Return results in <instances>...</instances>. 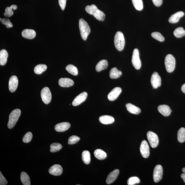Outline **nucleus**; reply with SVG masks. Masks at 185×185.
Wrapping results in <instances>:
<instances>
[{
    "instance_id": "1",
    "label": "nucleus",
    "mask_w": 185,
    "mask_h": 185,
    "mask_svg": "<svg viewBox=\"0 0 185 185\" xmlns=\"http://www.w3.org/2000/svg\"><path fill=\"white\" fill-rule=\"evenodd\" d=\"M85 10L87 12L93 15L98 20L102 21L105 19V14L102 11L99 10L94 4L86 6Z\"/></svg>"
},
{
    "instance_id": "2",
    "label": "nucleus",
    "mask_w": 185,
    "mask_h": 185,
    "mask_svg": "<svg viewBox=\"0 0 185 185\" xmlns=\"http://www.w3.org/2000/svg\"><path fill=\"white\" fill-rule=\"evenodd\" d=\"M79 27L82 38L86 41L91 32L90 26L83 19H80L79 21Z\"/></svg>"
},
{
    "instance_id": "3",
    "label": "nucleus",
    "mask_w": 185,
    "mask_h": 185,
    "mask_svg": "<svg viewBox=\"0 0 185 185\" xmlns=\"http://www.w3.org/2000/svg\"><path fill=\"white\" fill-rule=\"evenodd\" d=\"M115 48L119 51L123 50L125 44L124 35L121 32L118 31L116 33L114 40Z\"/></svg>"
},
{
    "instance_id": "4",
    "label": "nucleus",
    "mask_w": 185,
    "mask_h": 185,
    "mask_svg": "<svg viewBox=\"0 0 185 185\" xmlns=\"http://www.w3.org/2000/svg\"><path fill=\"white\" fill-rule=\"evenodd\" d=\"M21 114V110L19 109L13 110L9 116L8 127L9 129H12L16 124Z\"/></svg>"
},
{
    "instance_id": "5",
    "label": "nucleus",
    "mask_w": 185,
    "mask_h": 185,
    "mask_svg": "<svg viewBox=\"0 0 185 185\" xmlns=\"http://www.w3.org/2000/svg\"><path fill=\"white\" fill-rule=\"evenodd\" d=\"M165 65L166 69L169 73H171L174 70L175 67V60L172 55L168 54L165 58Z\"/></svg>"
},
{
    "instance_id": "6",
    "label": "nucleus",
    "mask_w": 185,
    "mask_h": 185,
    "mask_svg": "<svg viewBox=\"0 0 185 185\" xmlns=\"http://www.w3.org/2000/svg\"><path fill=\"white\" fill-rule=\"evenodd\" d=\"M132 62L134 67L137 70L141 68V62L139 57V51L135 48L133 50L132 59Z\"/></svg>"
},
{
    "instance_id": "7",
    "label": "nucleus",
    "mask_w": 185,
    "mask_h": 185,
    "mask_svg": "<svg viewBox=\"0 0 185 185\" xmlns=\"http://www.w3.org/2000/svg\"><path fill=\"white\" fill-rule=\"evenodd\" d=\"M147 136L151 146L153 148L157 147L159 144V139L157 135L152 131H148Z\"/></svg>"
},
{
    "instance_id": "8",
    "label": "nucleus",
    "mask_w": 185,
    "mask_h": 185,
    "mask_svg": "<svg viewBox=\"0 0 185 185\" xmlns=\"http://www.w3.org/2000/svg\"><path fill=\"white\" fill-rule=\"evenodd\" d=\"M41 95L42 101L45 104H48L50 103L52 99V94L48 87H45L42 89Z\"/></svg>"
},
{
    "instance_id": "9",
    "label": "nucleus",
    "mask_w": 185,
    "mask_h": 185,
    "mask_svg": "<svg viewBox=\"0 0 185 185\" xmlns=\"http://www.w3.org/2000/svg\"><path fill=\"white\" fill-rule=\"evenodd\" d=\"M163 175V169L162 166L158 165L156 166L153 172V179L156 183L159 182L161 180Z\"/></svg>"
},
{
    "instance_id": "10",
    "label": "nucleus",
    "mask_w": 185,
    "mask_h": 185,
    "mask_svg": "<svg viewBox=\"0 0 185 185\" xmlns=\"http://www.w3.org/2000/svg\"><path fill=\"white\" fill-rule=\"evenodd\" d=\"M140 152L142 157L144 158H148L150 155V148L148 142L143 140L141 143L140 147Z\"/></svg>"
},
{
    "instance_id": "11",
    "label": "nucleus",
    "mask_w": 185,
    "mask_h": 185,
    "mask_svg": "<svg viewBox=\"0 0 185 185\" xmlns=\"http://www.w3.org/2000/svg\"><path fill=\"white\" fill-rule=\"evenodd\" d=\"M151 83L153 88H157L161 86V78L157 72H154L151 76Z\"/></svg>"
},
{
    "instance_id": "12",
    "label": "nucleus",
    "mask_w": 185,
    "mask_h": 185,
    "mask_svg": "<svg viewBox=\"0 0 185 185\" xmlns=\"http://www.w3.org/2000/svg\"><path fill=\"white\" fill-rule=\"evenodd\" d=\"M88 97V93L86 92H82L76 97L72 102L73 106H76L80 105L82 102L85 101Z\"/></svg>"
},
{
    "instance_id": "13",
    "label": "nucleus",
    "mask_w": 185,
    "mask_h": 185,
    "mask_svg": "<svg viewBox=\"0 0 185 185\" xmlns=\"http://www.w3.org/2000/svg\"><path fill=\"white\" fill-rule=\"evenodd\" d=\"M18 84V79L16 76L13 75L9 80V88L11 92H14L16 90Z\"/></svg>"
},
{
    "instance_id": "14",
    "label": "nucleus",
    "mask_w": 185,
    "mask_h": 185,
    "mask_svg": "<svg viewBox=\"0 0 185 185\" xmlns=\"http://www.w3.org/2000/svg\"><path fill=\"white\" fill-rule=\"evenodd\" d=\"M122 92V89L119 87H116L109 93L108 99L110 101H114L117 99Z\"/></svg>"
},
{
    "instance_id": "15",
    "label": "nucleus",
    "mask_w": 185,
    "mask_h": 185,
    "mask_svg": "<svg viewBox=\"0 0 185 185\" xmlns=\"http://www.w3.org/2000/svg\"><path fill=\"white\" fill-rule=\"evenodd\" d=\"M49 173L51 175L58 176L62 174L63 169L62 167L59 165L55 164L53 165L49 169Z\"/></svg>"
},
{
    "instance_id": "16",
    "label": "nucleus",
    "mask_w": 185,
    "mask_h": 185,
    "mask_svg": "<svg viewBox=\"0 0 185 185\" xmlns=\"http://www.w3.org/2000/svg\"><path fill=\"white\" fill-rule=\"evenodd\" d=\"M70 124L68 122H63L58 124L55 126V130L58 132H63L70 128Z\"/></svg>"
},
{
    "instance_id": "17",
    "label": "nucleus",
    "mask_w": 185,
    "mask_h": 185,
    "mask_svg": "<svg viewBox=\"0 0 185 185\" xmlns=\"http://www.w3.org/2000/svg\"><path fill=\"white\" fill-rule=\"evenodd\" d=\"M119 171L118 169H115L109 174L107 178L106 182L107 184H110L114 182L118 176Z\"/></svg>"
},
{
    "instance_id": "18",
    "label": "nucleus",
    "mask_w": 185,
    "mask_h": 185,
    "mask_svg": "<svg viewBox=\"0 0 185 185\" xmlns=\"http://www.w3.org/2000/svg\"><path fill=\"white\" fill-rule=\"evenodd\" d=\"M59 85L62 87L68 88L72 86L74 82L72 80L68 78H61L59 80Z\"/></svg>"
},
{
    "instance_id": "19",
    "label": "nucleus",
    "mask_w": 185,
    "mask_h": 185,
    "mask_svg": "<svg viewBox=\"0 0 185 185\" xmlns=\"http://www.w3.org/2000/svg\"><path fill=\"white\" fill-rule=\"evenodd\" d=\"M158 110L162 115L165 117L170 115L172 111L169 106L165 105L159 106L158 107Z\"/></svg>"
},
{
    "instance_id": "20",
    "label": "nucleus",
    "mask_w": 185,
    "mask_h": 185,
    "mask_svg": "<svg viewBox=\"0 0 185 185\" xmlns=\"http://www.w3.org/2000/svg\"><path fill=\"white\" fill-rule=\"evenodd\" d=\"M184 15V12L181 11L178 12L171 15L169 19V22L171 23H177L179 21V19L183 17Z\"/></svg>"
},
{
    "instance_id": "21",
    "label": "nucleus",
    "mask_w": 185,
    "mask_h": 185,
    "mask_svg": "<svg viewBox=\"0 0 185 185\" xmlns=\"http://www.w3.org/2000/svg\"><path fill=\"white\" fill-rule=\"evenodd\" d=\"M36 35L35 31L32 29L24 30L22 32V36L25 38L29 39H34Z\"/></svg>"
},
{
    "instance_id": "22",
    "label": "nucleus",
    "mask_w": 185,
    "mask_h": 185,
    "mask_svg": "<svg viewBox=\"0 0 185 185\" xmlns=\"http://www.w3.org/2000/svg\"><path fill=\"white\" fill-rule=\"evenodd\" d=\"M99 121L102 124H113L115 121V119L111 116L104 115L99 117Z\"/></svg>"
},
{
    "instance_id": "23",
    "label": "nucleus",
    "mask_w": 185,
    "mask_h": 185,
    "mask_svg": "<svg viewBox=\"0 0 185 185\" xmlns=\"http://www.w3.org/2000/svg\"><path fill=\"white\" fill-rule=\"evenodd\" d=\"M126 107L127 110L129 112L132 114L138 115L141 112V110L140 108L132 104H127L126 105Z\"/></svg>"
},
{
    "instance_id": "24",
    "label": "nucleus",
    "mask_w": 185,
    "mask_h": 185,
    "mask_svg": "<svg viewBox=\"0 0 185 185\" xmlns=\"http://www.w3.org/2000/svg\"><path fill=\"white\" fill-rule=\"evenodd\" d=\"M108 62L106 60H102L98 62L96 66V70L97 72H100L102 70L105 69L107 68Z\"/></svg>"
},
{
    "instance_id": "25",
    "label": "nucleus",
    "mask_w": 185,
    "mask_h": 185,
    "mask_svg": "<svg viewBox=\"0 0 185 185\" xmlns=\"http://www.w3.org/2000/svg\"><path fill=\"white\" fill-rule=\"evenodd\" d=\"M8 53L5 50H2L0 52V64L1 66L5 65L7 61Z\"/></svg>"
},
{
    "instance_id": "26",
    "label": "nucleus",
    "mask_w": 185,
    "mask_h": 185,
    "mask_svg": "<svg viewBox=\"0 0 185 185\" xmlns=\"http://www.w3.org/2000/svg\"><path fill=\"white\" fill-rule=\"evenodd\" d=\"M122 74L121 71L118 70L116 68L111 69L110 72V78L116 79L118 78Z\"/></svg>"
},
{
    "instance_id": "27",
    "label": "nucleus",
    "mask_w": 185,
    "mask_h": 185,
    "mask_svg": "<svg viewBox=\"0 0 185 185\" xmlns=\"http://www.w3.org/2000/svg\"><path fill=\"white\" fill-rule=\"evenodd\" d=\"M94 155L96 158L99 160H103L107 157L106 152L101 149H97L94 152Z\"/></svg>"
},
{
    "instance_id": "28",
    "label": "nucleus",
    "mask_w": 185,
    "mask_h": 185,
    "mask_svg": "<svg viewBox=\"0 0 185 185\" xmlns=\"http://www.w3.org/2000/svg\"><path fill=\"white\" fill-rule=\"evenodd\" d=\"M20 179L22 184L24 185H30V177L28 174L25 172H22L21 174Z\"/></svg>"
},
{
    "instance_id": "29",
    "label": "nucleus",
    "mask_w": 185,
    "mask_h": 185,
    "mask_svg": "<svg viewBox=\"0 0 185 185\" xmlns=\"http://www.w3.org/2000/svg\"><path fill=\"white\" fill-rule=\"evenodd\" d=\"M17 8V6L15 4H13L10 7H8L5 9V12L4 13V16L8 17L12 16L13 14L12 10H16Z\"/></svg>"
},
{
    "instance_id": "30",
    "label": "nucleus",
    "mask_w": 185,
    "mask_h": 185,
    "mask_svg": "<svg viewBox=\"0 0 185 185\" xmlns=\"http://www.w3.org/2000/svg\"><path fill=\"white\" fill-rule=\"evenodd\" d=\"M82 160L84 164L88 165L91 161V155L90 152L88 151H84L82 153Z\"/></svg>"
},
{
    "instance_id": "31",
    "label": "nucleus",
    "mask_w": 185,
    "mask_h": 185,
    "mask_svg": "<svg viewBox=\"0 0 185 185\" xmlns=\"http://www.w3.org/2000/svg\"><path fill=\"white\" fill-rule=\"evenodd\" d=\"M47 69V66L45 64H39L35 67L34 72L35 74H41V73L45 71Z\"/></svg>"
},
{
    "instance_id": "32",
    "label": "nucleus",
    "mask_w": 185,
    "mask_h": 185,
    "mask_svg": "<svg viewBox=\"0 0 185 185\" xmlns=\"http://www.w3.org/2000/svg\"><path fill=\"white\" fill-rule=\"evenodd\" d=\"M178 140L180 143H184L185 141V128H180L178 132Z\"/></svg>"
},
{
    "instance_id": "33",
    "label": "nucleus",
    "mask_w": 185,
    "mask_h": 185,
    "mask_svg": "<svg viewBox=\"0 0 185 185\" xmlns=\"http://www.w3.org/2000/svg\"><path fill=\"white\" fill-rule=\"evenodd\" d=\"M173 34L177 38H181L185 36V30L182 27H179L174 31Z\"/></svg>"
},
{
    "instance_id": "34",
    "label": "nucleus",
    "mask_w": 185,
    "mask_h": 185,
    "mask_svg": "<svg viewBox=\"0 0 185 185\" xmlns=\"http://www.w3.org/2000/svg\"><path fill=\"white\" fill-rule=\"evenodd\" d=\"M66 69L69 73L73 75L76 76L78 73L76 67L72 64H69L66 67Z\"/></svg>"
},
{
    "instance_id": "35",
    "label": "nucleus",
    "mask_w": 185,
    "mask_h": 185,
    "mask_svg": "<svg viewBox=\"0 0 185 185\" xmlns=\"http://www.w3.org/2000/svg\"><path fill=\"white\" fill-rule=\"evenodd\" d=\"M133 5L137 10L141 11L143 9V3L142 0H132Z\"/></svg>"
},
{
    "instance_id": "36",
    "label": "nucleus",
    "mask_w": 185,
    "mask_h": 185,
    "mask_svg": "<svg viewBox=\"0 0 185 185\" xmlns=\"http://www.w3.org/2000/svg\"><path fill=\"white\" fill-rule=\"evenodd\" d=\"M50 152L55 153L61 150L62 148V146L61 144L54 143L50 145Z\"/></svg>"
},
{
    "instance_id": "37",
    "label": "nucleus",
    "mask_w": 185,
    "mask_h": 185,
    "mask_svg": "<svg viewBox=\"0 0 185 185\" xmlns=\"http://www.w3.org/2000/svg\"><path fill=\"white\" fill-rule=\"evenodd\" d=\"M151 37L159 41L160 42H162L164 41L165 38L162 35L161 33L159 32H154L151 34Z\"/></svg>"
},
{
    "instance_id": "38",
    "label": "nucleus",
    "mask_w": 185,
    "mask_h": 185,
    "mask_svg": "<svg viewBox=\"0 0 185 185\" xmlns=\"http://www.w3.org/2000/svg\"><path fill=\"white\" fill-rule=\"evenodd\" d=\"M140 180L136 177H133L129 178L128 180L127 184L128 185H133L140 183Z\"/></svg>"
},
{
    "instance_id": "39",
    "label": "nucleus",
    "mask_w": 185,
    "mask_h": 185,
    "mask_svg": "<svg viewBox=\"0 0 185 185\" xmlns=\"http://www.w3.org/2000/svg\"><path fill=\"white\" fill-rule=\"evenodd\" d=\"M80 138L76 135H72L69 138L68 144L72 145L76 144L79 141Z\"/></svg>"
},
{
    "instance_id": "40",
    "label": "nucleus",
    "mask_w": 185,
    "mask_h": 185,
    "mask_svg": "<svg viewBox=\"0 0 185 185\" xmlns=\"http://www.w3.org/2000/svg\"><path fill=\"white\" fill-rule=\"evenodd\" d=\"M32 134L31 132H28L26 134L23 138V141L25 143L30 142L32 138Z\"/></svg>"
},
{
    "instance_id": "41",
    "label": "nucleus",
    "mask_w": 185,
    "mask_h": 185,
    "mask_svg": "<svg viewBox=\"0 0 185 185\" xmlns=\"http://www.w3.org/2000/svg\"><path fill=\"white\" fill-rule=\"evenodd\" d=\"M1 23L5 25L7 28H10L13 27V24L10 20L7 18H4L1 19L0 18Z\"/></svg>"
},
{
    "instance_id": "42",
    "label": "nucleus",
    "mask_w": 185,
    "mask_h": 185,
    "mask_svg": "<svg viewBox=\"0 0 185 185\" xmlns=\"http://www.w3.org/2000/svg\"><path fill=\"white\" fill-rule=\"evenodd\" d=\"M8 182L7 180L4 177L1 172H0V185H6L7 184Z\"/></svg>"
},
{
    "instance_id": "43",
    "label": "nucleus",
    "mask_w": 185,
    "mask_h": 185,
    "mask_svg": "<svg viewBox=\"0 0 185 185\" xmlns=\"http://www.w3.org/2000/svg\"><path fill=\"white\" fill-rule=\"evenodd\" d=\"M67 0H58L59 5L62 10L65 9L66 4Z\"/></svg>"
},
{
    "instance_id": "44",
    "label": "nucleus",
    "mask_w": 185,
    "mask_h": 185,
    "mask_svg": "<svg viewBox=\"0 0 185 185\" xmlns=\"http://www.w3.org/2000/svg\"><path fill=\"white\" fill-rule=\"evenodd\" d=\"M154 5L157 7H159L161 6L163 0H152Z\"/></svg>"
},
{
    "instance_id": "45",
    "label": "nucleus",
    "mask_w": 185,
    "mask_h": 185,
    "mask_svg": "<svg viewBox=\"0 0 185 185\" xmlns=\"http://www.w3.org/2000/svg\"><path fill=\"white\" fill-rule=\"evenodd\" d=\"M181 90L182 92L185 94V84L183 85L181 87Z\"/></svg>"
},
{
    "instance_id": "46",
    "label": "nucleus",
    "mask_w": 185,
    "mask_h": 185,
    "mask_svg": "<svg viewBox=\"0 0 185 185\" xmlns=\"http://www.w3.org/2000/svg\"><path fill=\"white\" fill-rule=\"evenodd\" d=\"M181 177L182 179L183 180L184 182L185 183V173H184L182 174L181 175Z\"/></svg>"
},
{
    "instance_id": "47",
    "label": "nucleus",
    "mask_w": 185,
    "mask_h": 185,
    "mask_svg": "<svg viewBox=\"0 0 185 185\" xmlns=\"http://www.w3.org/2000/svg\"><path fill=\"white\" fill-rule=\"evenodd\" d=\"M182 171H183V172L185 173V168H183Z\"/></svg>"
}]
</instances>
